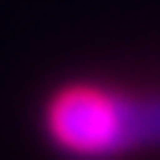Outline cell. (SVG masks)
<instances>
[{"label": "cell", "instance_id": "cell-1", "mask_svg": "<svg viewBox=\"0 0 160 160\" xmlns=\"http://www.w3.org/2000/svg\"><path fill=\"white\" fill-rule=\"evenodd\" d=\"M45 127L52 142L82 160H108L160 145V97H130L97 86L60 89Z\"/></svg>", "mask_w": 160, "mask_h": 160}]
</instances>
